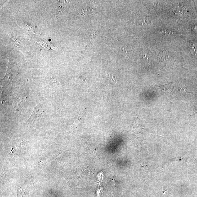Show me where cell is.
Wrapping results in <instances>:
<instances>
[{
  "label": "cell",
  "mask_w": 197,
  "mask_h": 197,
  "mask_svg": "<svg viewBox=\"0 0 197 197\" xmlns=\"http://www.w3.org/2000/svg\"><path fill=\"white\" fill-rule=\"evenodd\" d=\"M43 108L41 104H39L34 108L31 116L28 120V123L34 124L39 121L41 119L43 114Z\"/></svg>",
  "instance_id": "1"
},
{
  "label": "cell",
  "mask_w": 197,
  "mask_h": 197,
  "mask_svg": "<svg viewBox=\"0 0 197 197\" xmlns=\"http://www.w3.org/2000/svg\"><path fill=\"white\" fill-rule=\"evenodd\" d=\"M189 48L192 53L195 55H197V44L194 43H191L189 45Z\"/></svg>",
  "instance_id": "2"
},
{
  "label": "cell",
  "mask_w": 197,
  "mask_h": 197,
  "mask_svg": "<svg viewBox=\"0 0 197 197\" xmlns=\"http://www.w3.org/2000/svg\"><path fill=\"white\" fill-rule=\"evenodd\" d=\"M152 22V20H150V18H146L143 20V23L145 24V25H148L151 24Z\"/></svg>",
  "instance_id": "4"
},
{
  "label": "cell",
  "mask_w": 197,
  "mask_h": 197,
  "mask_svg": "<svg viewBox=\"0 0 197 197\" xmlns=\"http://www.w3.org/2000/svg\"><path fill=\"white\" fill-rule=\"evenodd\" d=\"M17 197H26L25 192H24V189L21 187L18 189Z\"/></svg>",
  "instance_id": "3"
}]
</instances>
